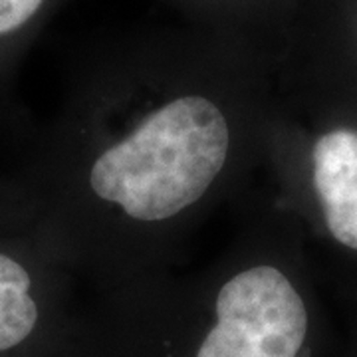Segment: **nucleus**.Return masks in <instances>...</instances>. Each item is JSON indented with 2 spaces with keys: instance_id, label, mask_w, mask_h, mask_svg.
<instances>
[{
  "instance_id": "obj_3",
  "label": "nucleus",
  "mask_w": 357,
  "mask_h": 357,
  "mask_svg": "<svg viewBox=\"0 0 357 357\" xmlns=\"http://www.w3.org/2000/svg\"><path fill=\"white\" fill-rule=\"evenodd\" d=\"M262 169L278 181L286 203L307 192L326 234L345 250L357 252L356 126L304 133L276 102Z\"/></svg>"
},
{
  "instance_id": "obj_2",
  "label": "nucleus",
  "mask_w": 357,
  "mask_h": 357,
  "mask_svg": "<svg viewBox=\"0 0 357 357\" xmlns=\"http://www.w3.org/2000/svg\"><path fill=\"white\" fill-rule=\"evenodd\" d=\"M215 294L185 357H302L310 335L298 250L286 211L256 201L213 260Z\"/></svg>"
},
{
  "instance_id": "obj_5",
  "label": "nucleus",
  "mask_w": 357,
  "mask_h": 357,
  "mask_svg": "<svg viewBox=\"0 0 357 357\" xmlns=\"http://www.w3.org/2000/svg\"><path fill=\"white\" fill-rule=\"evenodd\" d=\"M191 24L255 40L280 58L292 34L296 0H169Z\"/></svg>"
},
{
  "instance_id": "obj_1",
  "label": "nucleus",
  "mask_w": 357,
  "mask_h": 357,
  "mask_svg": "<svg viewBox=\"0 0 357 357\" xmlns=\"http://www.w3.org/2000/svg\"><path fill=\"white\" fill-rule=\"evenodd\" d=\"M278 86L270 48L191 22L96 44L16 169L32 230L103 288L175 268L262 169Z\"/></svg>"
},
{
  "instance_id": "obj_7",
  "label": "nucleus",
  "mask_w": 357,
  "mask_h": 357,
  "mask_svg": "<svg viewBox=\"0 0 357 357\" xmlns=\"http://www.w3.org/2000/svg\"><path fill=\"white\" fill-rule=\"evenodd\" d=\"M36 208L24 181L16 175L0 177V232H24L32 230Z\"/></svg>"
},
{
  "instance_id": "obj_4",
  "label": "nucleus",
  "mask_w": 357,
  "mask_h": 357,
  "mask_svg": "<svg viewBox=\"0 0 357 357\" xmlns=\"http://www.w3.org/2000/svg\"><path fill=\"white\" fill-rule=\"evenodd\" d=\"M74 278L34 230L0 232V357L34 344Z\"/></svg>"
},
{
  "instance_id": "obj_8",
  "label": "nucleus",
  "mask_w": 357,
  "mask_h": 357,
  "mask_svg": "<svg viewBox=\"0 0 357 357\" xmlns=\"http://www.w3.org/2000/svg\"><path fill=\"white\" fill-rule=\"evenodd\" d=\"M356 32H357V30H356Z\"/></svg>"
},
{
  "instance_id": "obj_6",
  "label": "nucleus",
  "mask_w": 357,
  "mask_h": 357,
  "mask_svg": "<svg viewBox=\"0 0 357 357\" xmlns=\"http://www.w3.org/2000/svg\"><path fill=\"white\" fill-rule=\"evenodd\" d=\"M62 0H0V98H4L30 48Z\"/></svg>"
}]
</instances>
